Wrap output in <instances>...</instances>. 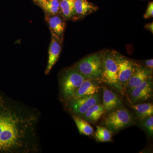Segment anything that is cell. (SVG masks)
<instances>
[{"label":"cell","mask_w":153,"mask_h":153,"mask_svg":"<svg viewBox=\"0 0 153 153\" xmlns=\"http://www.w3.org/2000/svg\"><path fill=\"white\" fill-rule=\"evenodd\" d=\"M145 29H147L149 31H150L151 33H153V23H149V24L146 25L145 27Z\"/></svg>","instance_id":"24"},{"label":"cell","mask_w":153,"mask_h":153,"mask_svg":"<svg viewBox=\"0 0 153 153\" xmlns=\"http://www.w3.org/2000/svg\"><path fill=\"white\" fill-rule=\"evenodd\" d=\"M141 125L144 129L145 131L151 137L153 135V115L145 118L140 120Z\"/></svg>","instance_id":"21"},{"label":"cell","mask_w":153,"mask_h":153,"mask_svg":"<svg viewBox=\"0 0 153 153\" xmlns=\"http://www.w3.org/2000/svg\"><path fill=\"white\" fill-rule=\"evenodd\" d=\"M85 78L74 67L63 69L59 77L60 95L64 101L72 98Z\"/></svg>","instance_id":"2"},{"label":"cell","mask_w":153,"mask_h":153,"mask_svg":"<svg viewBox=\"0 0 153 153\" xmlns=\"http://www.w3.org/2000/svg\"><path fill=\"white\" fill-rule=\"evenodd\" d=\"M145 67L153 70V60L152 59L144 61Z\"/></svg>","instance_id":"23"},{"label":"cell","mask_w":153,"mask_h":153,"mask_svg":"<svg viewBox=\"0 0 153 153\" xmlns=\"http://www.w3.org/2000/svg\"><path fill=\"white\" fill-rule=\"evenodd\" d=\"M153 16V2H150L148 5L147 9L144 14V17L145 19H149Z\"/></svg>","instance_id":"22"},{"label":"cell","mask_w":153,"mask_h":153,"mask_svg":"<svg viewBox=\"0 0 153 153\" xmlns=\"http://www.w3.org/2000/svg\"><path fill=\"white\" fill-rule=\"evenodd\" d=\"M40 115L0 90V153H37Z\"/></svg>","instance_id":"1"},{"label":"cell","mask_w":153,"mask_h":153,"mask_svg":"<svg viewBox=\"0 0 153 153\" xmlns=\"http://www.w3.org/2000/svg\"><path fill=\"white\" fill-rule=\"evenodd\" d=\"M111 52L117 64L119 81L126 93L127 83L133 74L137 64L117 52Z\"/></svg>","instance_id":"7"},{"label":"cell","mask_w":153,"mask_h":153,"mask_svg":"<svg viewBox=\"0 0 153 153\" xmlns=\"http://www.w3.org/2000/svg\"><path fill=\"white\" fill-rule=\"evenodd\" d=\"M45 19L51 34L56 37L63 44L67 20L61 14L45 15Z\"/></svg>","instance_id":"9"},{"label":"cell","mask_w":153,"mask_h":153,"mask_svg":"<svg viewBox=\"0 0 153 153\" xmlns=\"http://www.w3.org/2000/svg\"><path fill=\"white\" fill-rule=\"evenodd\" d=\"M104 112L102 104L97 103L91 107L81 117L88 122L95 123L101 118Z\"/></svg>","instance_id":"15"},{"label":"cell","mask_w":153,"mask_h":153,"mask_svg":"<svg viewBox=\"0 0 153 153\" xmlns=\"http://www.w3.org/2000/svg\"><path fill=\"white\" fill-rule=\"evenodd\" d=\"M39 7L43 9L45 15L61 14L60 0H45Z\"/></svg>","instance_id":"17"},{"label":"cell","mask_w":153,"mask_h":153,"mask_svg":"<svg viewBox=\"0 0 153 153\" xmlns=\"http://www.w3.org/2000/svg\"><path fill=\"white\" fill-rule=\"evenodd\" d=\"M98 7L87 0H74V11L72 20H76L97 11Z\"/></svg>","instance_id":"14"},{"label":"cell","mask_w":153,"mask_h":153,"mask_svg":"<svg viewBox=\"0 0 153 153\" xmlns=\"http://www.w3.org/2000/svg\"><path fill=\"white\" fill-rule=\"evenodd\" d=\"M126 94L131 105L143 102L152 98L153 94L152 76Z\"/></svg>","instance_id":"8"},{"label":"cell","mask_w":153,"mask_h":153,"mask_svg":"<svg viewBox=\"0 0 153 153\" xmlns=\"http://www.w3.org/2000/svg\"><path fill=\"white\" fill-rule=\"evenodd\" d=\"M152 70L137 64L134 71L129 78L126 88V94L133 88L139 86L143 82L152 76Z\"/></svg>","instance_id":"10"},{"label":"cell","mask_w":153,"mask_h":153,"mask_svg":"<svg viewBox=\"0 0 153 153\" xmlns=\"http://www.w3.org/2000/svg\"><path fill=\"white\" fill-rule=\"evenodd\" d=\"M72 117L79 134L85 136H90L93 134V128L88 123L87 121L81 117L75 115H73Z\"/></svg>","instance_id":"18"},{"label":"cell","mask_w":153,"mask_h":153,"mask_svg":"<svg viewBox=\"0 0 153 153\" xmlns=\"http://www.w3.org/2000/svg\"><path fill=\"white\" fill-rule=\"evenodd\" d=\"M102 69L100 78L101 81L117 91L122 95H124L125 91L121 86L119 81L117 64L112 52H105L102 55Z\"/></svg>","instance_id":"3"},{"label":"cell","mask_w":153,"mask_h":153,"mask_svg":"<svg viewBox=\"0 0 153 153\" xmlns=\"http://www.w3.org/2000/svg\"><path fill=\"white\" fill-rule=\"evenodd\" d=\"M135 120L131 113L121 106L108 113L102 125L113 132H118L133 125Z\"/></svg>","instance_id":"4"},{"label":"cell","mask_w":153,"mask_h":153,"mask_svg":"<svg viewBox=\"0 0 153 153\" xmlns=\"http://www.w3.org/2000/svg\"><path fill=\"white\" fill-rule=\"evenodd\" d=\"M135 115L140 120L153 115V105L151 103H141L132 105Z\"/></svg>","instance_id":"16"},{"label":"cell","mask_w":153,"mask_h":153,"mask_svg":"<svg viewBox=\"0 0 153 153\" xmlns=\"http://www.w3.org/2000/svg\"><path fill=\"white\" fill-rule=\"evenodd\" d=\"M96 131L94 137L97 141L100 142H108L112 139L113 132L104 126H96Z\"/></svg>","instance_id":"19"},{"label":"cell","mask_w":153,"mask_h":153,"mask_svg":"<svg viewBox=\"0 0 153 153\" xmlns=\"http://www.w3.org/2000/svg\"><path fill=\"white\" fill-rule=\"evenodd\" d=\"M74 0H60L61 14L66 20L72 19L74 14Z\"/></svg>","instance_id":"20"},{"label":"cell","mask_w":153,"mask_h":153,"mask_svg":"<svg viewBox=\"0 0 153 153\" xmlns=\"http://www.w3.org/2000/svg\"><path fill=\"white\" fill-rule=\"evenodd\" d=\"M73 67L85 79L92 78L100 80L102 69V55H90L79 60Z\"/></svg>","instance_id":"5"},{"label":"cell","mask_w":153,"mask_h":153,"mask_svg":"<svg viewBox=\"0 0 153 153\" xmlns=\"http://www.w3.org/2000/svg\"><path fill=\"white\" fill-rule=\"evenodd\" d=\"M102 105L104 112L109 113L122 106L121 99L112 91L107 88H102Z\"/></svg>","instance_id":"12"},{"label":"cell","mask_w":153,"mask_h":153,"mask_svg":"<svg viewBox=\"0 0 153 153\" xmlns=\"http://www.w3.org/2000/svg\"><path fill=\"white\" fill-rule=\"evenodd\" d=\"M63 44L56 37L52 35L51 43L49 49V57L47 67L45 71L46 75L49 74L57 62L62 49Z\"/></svg>","instance_id":"13"},{"label":"cell","mask_w":153,"mask_h":153,"mask_svg":"<svg viewBox=\"0 0 153 153\" xmlns=\"http://www.w3.org/2000/svg\"><path fill=\"white\" fill-rule=\"evenodd\" d=\"M45 0H33V2L36 4L38 5V6H40L41 4H42Z\"/></svg>","instance_id":"25"},{"label":"cell","mask_w":153,"mask_h":153,"mask_svg":"<svg viewBox=\"0 0 153 153\" xmlns=\"http://www.w3.org/2000/svg\"><path fill=\"white\" fill-rule=\"evenodd\" d=\"M100 82V79L85 78L72 98H78L99 93L101 88Z\"/></svg>","instance_id":"11"},{"label":"cell","mask_w":153,"mask_h":153,"mask_svg":"<svg viewBox=\"0 0 153 153\" xmlns=\"http://www.w3.org/2000/svg\"><path fill=\"white\" fill-rule=\"evenodd\" d=\"M100 96L96 93L65 101L67 109L73 115L82 117L91 107L99 103Z\"/></svg>","instance_id":"6"}]
</instances>
